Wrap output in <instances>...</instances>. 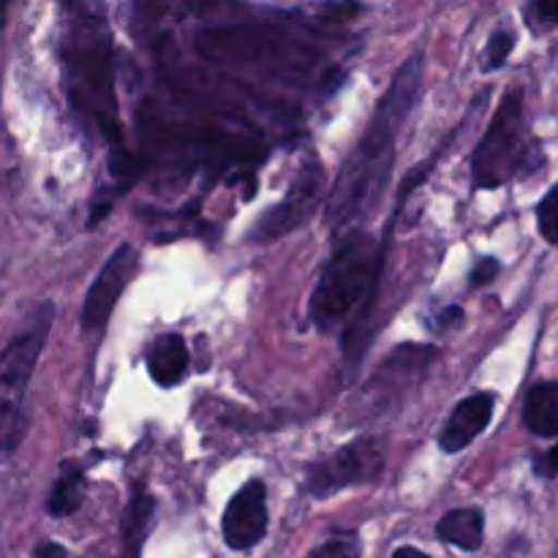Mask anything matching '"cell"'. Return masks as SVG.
<instances>
[{
    "label": "cell",
    "mask_w": 558,
    "mask_h": 558,
    "mask_svg": "<svg viewBox=\"0 0 558 558\" xmlns=\"http://www.w3.org/2000/svg\"><path fill=\"white\" fill-rule=\"evenodd\" d=\"M420 80H423V60L414 54L392 76L363 140L343 161L330 191V202H327V223L336 232L363 221L381 202L387 180H390L392 158H396V140L417 101Z\"/></svg>",
    "instance_id": "cell-1"
},
{
    "label": "cell",
    "mask_w": 558,
    "mask_h": 558,
    "mask_svg": "<svg viewBox=\"0 0 558 558\" xmlns=\"http://www.w3.org/2000/svg\"><path fill=\"white\" fill-rule=\"evenodd\" d=\"M381 270H385V243H376L368 234H352L343 240L311 294V322L322 332L347 330V338H357L365 322L371 319Z\"/></svg>",
    "instance_id": "cell-2"
},
{
    "label": "cell",
    "mask_w": 558,
    "mask_h": 558,
    "mask_svg": "<svg viewBox=\"0 0 558 558\" xmlns=\"http://www.w3.org/2000/svg\"><path fill=\"white\" fill-rule=\"evenodd\" d=\"M63 58L74 98L112 140V158L123 156L118 147L120 131L112 93V38H109L107 25L98 16H80L65 36Z\"/></svg>",
    "instance_id": "cell-3"
},
{
    "label": "cell",
    "mask_w": 558,
    "mask_h": 558,
    "mask_svg": "<svg viewBox=\"0 0 558 558\" xmlns=\"http://www.w3.org/2000/svg\"><path fill=\"white\" fill-rule=\"evenodd\" d=\"M539 163H543V150L523 118V90H510L474 150V183L480 189H496L534 172Z\"/></svg>",
    "instance_id": "cell-4"
},
{
    "label": "cell",
    "mask_w": 558,
    "mask_h": 558,
    "mask_svg": "<svg viewBox=\"0 0 558 558\" xmlns=\"http://www.w3.org/2000/svg\"><path fill=\"white\" fill-rule=\"evenodd\" d=\"M54 322V303L36 305L25 330L16 332L0 352V450L11 452L25 436V403L27 385L33 379L38 357L47 343L49 327Z\"/></svg>",
    "instance_id": "cell-5"
},
{
    "label": "cell",
    "mask_w": 558,
    "mask_h": 558,
    "mask_svg": "<svg viewBox=\"0 0 558 558\" xmlns=\"http://www.w3.org/2000/svg\"><path fill=\"white\" fill-rule=\"evenodd\" d=\"M196 49L216 63L259 65L278 74H308L319 54L305 44L265 27H213L196 36Z\"/></svg>",
    "instance_id": "cell-6"
},
{
    "label": "cell",
    "mask_w": 558,
    "mask_h": 558,
    "mask_svg": "<svg viewBox=\"0 0 558 558\" xmlns=\"http://www.w3.org/2000/svg\"><path fill=\"white\" fill-rule=\"evenodd\" d=\"M381 469H385V445L374 436H363L308 466L303 490L314 499H330L343 488L374 483Z\"/></svg>",
    "instance_id": "cell-7"
},
{
    "label": "cell",
    "mask_w": 558,
    "mask_h": 558,
    "mask_svg": "<svg viewBox=\"0 0 558 558\" xmlns=\"http://www.w3.org/2000/svg\"><path fill=\"white\" fill-rule=\"evenodd\" d=\"M136 265H140V254H136L134 245L123 243L114 248V254L109 256L107 265L101 267L96 281L87 289L85 305H82V330L96 332L107 327L120 294H123V289L134 278Z\"/></svg>",
    "instance_id": "cell-8"
},
{
    "label": "cell",
    "mask_w": 558,
    "mask_h": 558,
    "mask_svg": "<svg viewBox=\"0 0 558 558\" xmlns=\"http://www.w3.org/2000/svg\"><path fill=\"white\" fill-rule=\"evenodd\" d=\"M223 543L232 550H251L267 534V488L262 480H248L223 512Z\"/></svg>",
    "instance_id": "cell-9"
},
{
    "label": "cell",
    "mask_w": 558,
    "mask_h": 558,
    "mask_svg": "<svg viewBox=\"0 0 558 558\" xmlns=\"http://www.w3.org/2000/svg\"><path fill=\"white\" fill-rule=\"evenodd\" d=\"M319 191H322L319 169L316 167L305 169V172L298 178V183L292 185V191L287 194V199H283L278 207H270V210L265 213V218L256 223L254 240L281 238V234H287L289 229L300 227V223L314 213L316 202H319Z\"/></svg>",
    "instance_id": "cell-10"
},
{
    "label": "cell",
    "mask_w": 558,
    "mask_h": 558,
    "mask_svg": "<svg viewBox=\"0 0 558 558\" xmlns=\"http://www.w3.org/2000/svg\"><path fill=\"white\" fill-rule=\"evenodd\" d=\"M494 396L490 392H474V396L463 398L452 414L447 417L445 428H441L439 447L445 452H461L488 428L490 417H494Z\"/></svg>",
    "instance_id": "cell-11"
},
{
    "label": "cell",
    "mask_w": 558,
    "mask_h": 558,
    "mask_svg": "<svg viewBox=\"0 0 558 558\" xmlns=\"http://www.w3.org/2000/svg\"><path fill=\"white\" fill-rule=\"evenodd\" d=\"M147 371L161 387H174L189 371V347L180 336H161L147 352Z\"/></svg>",
    "instance_id": "cell-12"
},
{
    "label": "cell",
    "mask_w": 558,
    "mask_h": 558,
    "mask_svg": "<svg viewBox=\"0 0 558 558\" xmlns=\"http://www.w3.org/2000/svg\"><path fill=\"white\" fill-rule=\"evenodd\" d=\"M441 543L456 545L466 554H477L485 539V515L477 507H461V510L447 512L436 526Z\"/></svg>",
    "instance_id": "cell-13"
},
{
    "label": "cell",
    "mask_w": 558,
    "mask_h": 558,
    "mask_svg": "<svg viewBox=\"0 0 558 558\" xmlns=\"http://www.w3.org/2000/svg\"><path fill=\"white\" fill-rule=\"evenodd\" d=\"M156 499L136 485L123 510V558H142V545L150 534Z\"/></svg>",
    "instance_id": "cell-14"
},
{
    "label": "cell",
    "mask_w": 558,
    "mask_h": 558,
    "mask_svg": "<svg viewBox=\"0 0 558 558\" xmlns=\"http://www.w3.org/2000/svg\"><path fill=\"white\" fill-rule=\"evenodd\" d=\"M523 425L534 436H558V381H539L529 390Z\"/></svg>",
    "instance_id": "cell-15"
},
{
    "label": "cell",
    "mask_w": 558,
    "mask_h": 558,
    "mask_svg": "<svg viewBox=\"0 0 558 558\" xmlns=\"http://www.w3.org/2000/svg\"><path fill=\"white\" fill-rule=\"evenodd\" d=\"M82 499H85V474H82L80 466L65 461L58 474V483H54L52 494H49V505H47L49 515L54 518L74 515V512L82 507Z\"/></svg>",
    "instance_id": "cell-16"
},
{
    "label": "cell",
    "mask_w": 558,
    "mask_h": 558,
    "mask_svg": "<svg viewBox=\"0 0 558 558\" xmlns=\"http://www.w3.org/2000/svg\"><path fill=\"white\" fill-rule=\"evenodd\" d=\"M308 558H363V543L357 534H336L311 550Z\"/></svg>",
    "instance_id": "cell-17"
},
{
    "label": "cell",
    "mask_w": 558,
    "mask_h": 558,
    "mask_svg": "<svg viewBox=\"0 0 558 558\" xmlns=\"http://www.w3.org/2000/svg\"><path fill=\"white\" fill-rule=\"evenodd\" d=\"M512 49H515V33L496 31L494 36H490L488 49H485V54H483V69L485 71L501 69V65L507 63V58H510Z\"/></svg>",
    "instance_id": "cell-18"
},
{
    "label": "cell",
    "mask_w": 558,
    "mask_h": 558,
    "mask_svg": "<svg viewBox=\"0 0 558 558\" xmlns=\"http://www.w3.org/2000/svg\"><path fill=\"white\" fill-rule=\"evenodd\" d=\"M537 223L543 238L548 240L550 245H558V183L543 196V202H539Z\"/></svg>",
    "instance_id": "cell-19"
},
{
    "label": "cell",
    "mask_w": 558,
    "mask_h": 558,
    "mask_svg": "<svg viewBox=\"0 0 558 558\" xmlns=\"http://www.w3.org/2000/svg\"><path fill=\"white\" fill-rule=\"evenodd\" d=\"M496 272H499V262H496L494 256H485V259H480L477 265H474L472 287H485V283L494 281Z\"/></svg>",
    "instance_id": "cell-20"
},
{
    "label": "cell",
    "mask_w": 558,
    "mask_h": 558,
    "mask_svg": "<svg viewBox=\"0 0 558 558\" xmlns=\"http://www.w3.org/2000/svg\"><path fill=\"white\" fill-rule=\"evenodd\" d=\"M534 472H537L539 477H556L558 474V445L550 447L548 452H543V456L534 461Z\"/></svg>",
    "instance_id": "cell-21"
},
{
    "label": "cell",
    "mask_w": 558,
    "mask_h": 558,
    "mask_svg": "<svg viewBox=\"0 0 558 558\" xmlns=\"http://www.w3.org/2000/svg\"><path fill=\"white\" fill-rule=\"evenodd\" d=\"M532 11L548 25H558V0H532Z\"/></svg>",
    "instance_id": "cell-22"
},
{
    "label": "cell",
    "mask_w": 558,
    "mask_h": 558,
    "mask_svg": "<svg viewBox=\"0 0 558 558\" xmlns=\"http://www.w3.org/2000/svg\"><path fill=\"white\" fill-rule=\"evenodd\" d=\"M461 319H463V311L458 308V305H450V308H445L439 316H436L434 327L436 330H450V327L461 325Z\"/></svg>",
    "instance_id": "cell-23"
},
{
    "label": "cell",
    "mask_w": 558,
    "mask_h": 558,
    "mask_svg": "<svg viewBox=\"0 0 558 558\" xmlns=\"http://www.w3.org/2000/svg\"><path fill=\"white\" fill-rule=\"evenodd\" d=\"M36 558H71L69 550L60 548V545L54 543H41L36 548Z\"/></svg>",
    "instance_id": "cell-24"
},
{
    "label": "cell",
    "mask_w": 558,
    "mask_h": 558,
    "mask_svg": "<svg viewBox=\"0 0 558 558\" xmlns=\"http://www.w3.org/2000/svg\"><path fill=\"white\" fill-rule=\"evenodd\" d=\"M392 558H430L428 554H423L420 548H412V545H407V548H398Z\"/></svg>",
    "instance_id": "cell-25"
},
{
    "label": "cell",
    "mask_w": 558,
    "mask_h": 558,
    "mask_svg": "<svg viewBox=\"0 0 558 558\" xmlns=\"http://www.w3.org/2000/svg\"><path fill=\"white\" fill-rule=\"evenodd\" d=\"M9 3L11 0H0V27H3V22H5V9H9Z\"/></svg>",
    "instance_id": "cell-26"
},
{
    "label": "cell",
    "mask_w": 558,
    "mask_h": 558,
    "mask_svg": "<svg viewBox=\"0 0 558 558\" xmlns=\"http://www.w3.org/2000/svg\"><path fill=\"white\" fill-rule=\"evenodd\" d=\"M63 3H71V0H63Z\"/></svg>",
    "instance_id": "cell-27"
}]
</instances>
